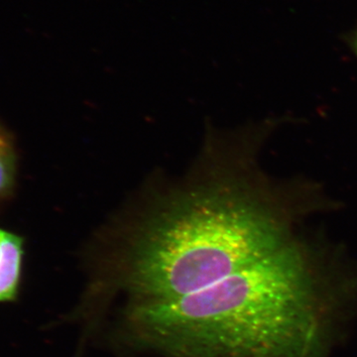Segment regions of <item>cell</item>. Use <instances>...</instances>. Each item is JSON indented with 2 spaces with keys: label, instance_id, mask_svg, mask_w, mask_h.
Here are the masks:
<instances>
[{
  "label": "cell",
  "instance_id": "obj_1",
  "mask_svg": "<svg viewBox=\"0 0 357 357\" xmlns=\"http://www.w3.org/2000/svg\"><path fill=\"white\" fill-rule=\"evenodd\" d=\"M128 321L143 342L185 357H303L319 325L306 256L287 243L198 292L138 302Z\"/></svg>",
  "mask_w": 357,
  "mask_h": 357
},
{
  "label": "cell",
  "instance_id": "obj_2",
  "mask_svg": "<svg viewBox=\"0 0 357 357\" xmlns=\"http://www.w3.org/2000/svg\"><path fill=\"white\" fill-rule=\"evenodd\" d=\"M245 191L222 178H206L145 220L128 268L139 302L198 292L286 243L280 220Z\"/></svg>",
  "mask_w": 357,
  "mask_h": 357
},
{
  "label": "cell",
  "instance_id": "obj_3",
  "mask_svg": "<svg viewBox=\"0 0 357 357\" xmlns=\"http://www.w3.org/2000/svg\"><path fill=\"white\" fill-rule=\"evenodd\" d=\"M22 257V239L0 229V302L15 299Z\"/></svg>",
  "mask_w": 357,
  "mask_h": 357
},
{
  "label": "cell",
  "instance_id": "obj_4",
  "mask_svg": "<svg viewBox=\"0 0 357 357\" xmlns=\"http://www.w3.org/2000/svg\"><path fill=\"white\" fill-rule=\"evenodd\" d=\"M13 156L10 148L0 135V196L6 191L13 178Z\"/></svg>",
  "mask_w": 357,
  "mask_h": 357
},
{
  "label": "cell",
  "instance_id": "obj_5",
  "mask_svg": "<svg viewBox=\"0 0 357 357\" xmlns=\"http://www.w3.org/2000/svg\"><path fill=\"white\" fill-rule=\"evenodd\" d=\"M349 42H351V49L354 51L357 57V30L354 33V34H352L351 41Z\"/></svg>",
  "mask_w": 357,
  "mask_h": 357
}]
</instances>
